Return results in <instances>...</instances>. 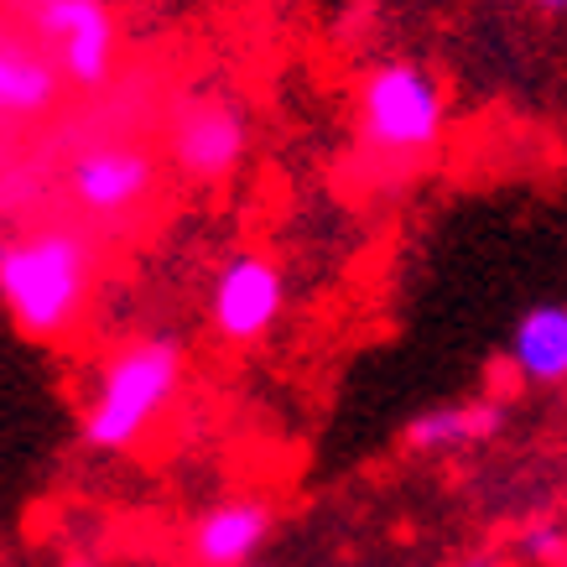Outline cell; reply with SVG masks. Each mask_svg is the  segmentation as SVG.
Segmentation results:
<instances>
[{"label": "cell", "mask_w": 567, "mask_h": 567, "mask_svg": "<svg viewBox=\"0 0 567 567\" xmlns=\"http://www.w3.org/2000/svg\"><path fill=\"white\" fill-rule=\"evenodd\" d=\"M183 391V349L177 339L146 333L121 344L104 360L84 406V443L94 453H125L141 443V432L167 412Z\"/></svg>", "instance_id": "7a4b0ae2"}, {"label": "cell", "mask_w": 567, "mask_h": 567, "mask_svg": "<svg viewBox=\"0 0 567 567\" xmlns=\"http://www.w3.org/2000/svg\"><path fill=\"white\" fill-rule=\"evenodd\" d=\"M94 292V240L79 224H42L0 250V297L32 339H63Z\"/></svg>", "instance_id": "6da1fadb"}, {"label": "cell", "mask_w": 567, "mask_h": 567, "mask_svg": "<svg viewBox=\"0 0 567 567\" xmlns=\"http://www.w3.org/2000/svg\"><path fill=\"white\" fill-rule=\"evenodd\" d=\"M287 302V276L271 256L240 250L229 256L214 276V292H208V323L224 344H256L276 328Z\"/></svg>", "instance_id": "8992f818"}, {"label": "cell", "mask_w": 567, "mask_h": 567, "mask_svg": "<svg viewBox=\"0 0 567 567\" xmlns=\"http://www.w3.org/2000/svg\"><path fill=\"white\" fill-rule=\"evenodd\" d=\"M526 551H532V557H542V563H557V557H567V536L551 532V526H542V532L526 536Z\"/></svg>", "instance_id": "7c38bea8"}, {"label": "cell", "mask_w": 567, "mask_h": 567, "mask_svg": "<svg viewBox=\"0 0 567 567\" xmlns=\"http://www.w3.org/2000/svg\"><path fill=\"white\" fill-rule=\"evenodd\" d=\"M250 152V115L235 100H188L177 104L167 121V156L177 173L198 177V183H219L245 162Z\"/></svg>", "instance_id": "52a82bcc"}, {"label": "cell", "mask_w": 567, "mask_h": 567, "mask_svg": "<svg viewBox=\"0 0 567 567\" xmlns=\"http://www.w3.org/2000/svg\"><path fill=\"white\" fill-rule=\"evenodd\" d=\"M499 427V412L484 406V401H464V406H437V412H422L406 427V443L416 453H443V447H464V443H480L489 432Z\"/></svg>", "instance_id": "8fae6325"}, {"label": "cell", "mask_w": 567, "mask_h": 567, "mask_svg": "<svg viewBox=\"0 0 567 567\" xmlns=\"http://www.w3.org/2000/svg\"><path fill=\"white\" fill-rule=\"evenodd\" d=\"M69 567H94V563H69Z\"/></svg>", "instance_id": "5bb4252c"}, {"label": "cell", "mask_w": 567, "mask_h": 567, "mask_svg": "<svg viewBox=\"0 0 567 567\" xmlns=\"http://www.w3.org/2000/svg\"><path fill=\"white\" fill-rule=\"evenodd\" d=\"M69 198L89 219H131L136 208L152 204L156 193V156L131 136L94 141L69 162Z\"/></svg>", "instance_id": "277c9868"}, {"label": "cell", "mask_w": 567, "mask_h": 567, "mask_svg": "<svg viewBox=\"0 0 567 567\" xmlns=\"http://www.w3.org/2000/svg\"><path fill=\"white\" fill-rule=\"evenodd\" d=\"M276 526V511L260 495H235L208 505L204 516L193 520L188 551L198 567H250L266 547V536Z\"/></svg>", "instance_id": "ba28073f"}, {"label": "cell", "mask_w": 567, "mask_h": 567, "mask_svg": "<svg viewBox=\"0 0 567 567\" xmlns=\"http://www.w3.org/2000/svg\"><path fill=\"white\" fill-rule=\"evenodd\" d=\"M63 94V73L42 48L0 37V121H42Z\"/></svg>", "instance_id": "9c48e42d"}, {"label": "cell", "mask_w": 567, "mask_h": 567, "mask_svg": "<svg viewBox=\"0 0 567 567\" xmlns=\"http://www.w3.org/2000/svg\"><path fill=\"white\" fill-rule=\"evenodd\" d=\"M447 121V94L437 73L422 63H380L364 73L360 100H354V125H360V152L370 162L412 167L437 146Z\"/></svg>", "instance_id": "3957f363"}, {"label": "cell", "mask_w": 567, "mask_h": 567, "mask_svg": "<svg viewBox=\"0 0 567 567\" xmlns=\"http://www.w3.org/2000/svg\"><path fill=\"white\" fill-rule=\"evenodd\" d=\"M511 370L526 385L567 380V302H532L511 328Z\"/></svg>", "instance_id": "30bf717a"}, {"label": "cell", "mask_w": 567, "mask_h": 567, "mask_svg": "<svg viewBox=\"0 0 567 567\" xmlns=\"http://www.w3.org/2000/svg\"><path fill=\"white\" fill-rule=\"evenodd\" d=\"M536 6H547V11H567V0H536Z\"/></svg>", "instance_id": "4fadbf2b"}, {"label": "cell", "mask_w": 567, "mask_h": 567, "mask_svg": "<svg viewBox=\"0 0 567 567\" xmlns=\"http://www.w3.org/2000/svg\"><path fill=\"white\" fill-rule=\"evenodd\" d=\"M32 32L48 42L63 84L100 89L115 69V17L104 0H32Z\"/></svg>", "instance_id": "5b68a950"}]
</instances>
